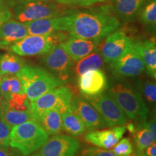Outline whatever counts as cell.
Here are the masks:
<instances>
[{"instance_id":"obj_1","label":"cell","mask_w":156,"mask_h":156,"mask_svg":"<svg viewBox=\"0 0 156 156\" xmlns=\"http://www.w3.org/2000/svg\"><path fill=\"white\" fill-rule=\"evenodd\" d=\"M69 36L88 40L102 41L121 26L109 5L69 13Z\"/></svg>"},{"instance_id":"obj_2","label":"cell","mask_w":156,"mask_h":156,"mask_svg":"<svg viewBox=\"0 0 156 156\" xmlns=\"http://www.w3.org/2000/svg\"><path fill=\"white\" fill-rule=\"evenodd\" d=\"M108 93L128 119L136 123L147 121L149 112L147 104L137 90L129 83L118 82L111 87Z\"/></svg>"},{"instance_id":"obj_3","label":"cell","mask_w":156,"mask_h":156,"mask_svg":"<svg viewBox=\"0 0 156 156\" xmlns=\"http://www.w3.org/2000/svg\"><path fill=\"white\" fill-rule=\"evenodd\" d=\"M16 75L20 79L24 93L29 101L64 85L57 77L44 68L25 65Z\"/></svg>"},{"instance_id":"obj_4","label":"cell","mask_w":156,"mask_h":156,"mask_svg":"<svg viewBox=\"0 0 156 156\" xmlns=\"http://www.w3.org/2000/svg\"><path fill=\"white\" fill-rule=\"evenodd\" d=\"M48 135L38 122L28 121L12 128L9 145L24 156L30 155L48 140Z\"/></svg>"},{"instance_id":"obj_5","label":"cell","mask_w":156,"mask_h":156,"mask_svg":"<svg viewBox=\"0 0 156 156\" xmlns=\"http://www.w3.org/2000/svg\"><path fill=\"white\" fill-rule=\"evenodd\" d=\"M68 36L69 35L64 31L46 35H28L12 45L9 49L12 53L20 56H42L67 40Z\"/></svg>"},{"instance_id":"obj_6","label":"cell","mask_w":156,"mask_h":156,"mask_svg":"<svg viewBox=\"0 0 156 156\" xmlns=\"http://www.w3.org/2000/svg\"><path fill=\"white\" fill-rule=\"evenodd\" d=\"M63 14L56 4L48 0H25L19 2L14 7L15 19L23 23Z\"/></svg>"},{"instance_id":"obj_7","label":"cell","mask_w":156,"mask_h":156,"mask_svg":"<svg viewBox=\"0 0 156 156\" xmlns=\"http://www.w3.org/2000/svg\"><path fill=\"white\" fill-rule=\"evenodd\" d=\"M73 95L71 88L61 85L36 100L29 101V108L34 119L44 112L53 109L58 111L62 114L70 106Z\"/></svg>"},{"instance_id":"obj_8","label":"cell","mask_w":156,"mask_h":156,"mask_svg":"<svg viewBox=\"0 0 156 156\" xmlns=\"http://www.w3.org/2000/svg\"><path fill=\"white\" fill-rule=\"evenodd\" d=\"M98 111L108 127L125 125L128 118L112 96L103 92L93 96H83Z\"/></svg>"},{"instance_id":"obj_9","label":"cell","mask_w":156,"mask_h":156,"mask_svg":"<svg viewBox=\"0 0 156 156\" xmlns=\"http://www.w3.org/2000/svg\"><path fill=\"white\" fill-rule=\"evenodd\" d=\"M43 65L64 83L69 81L74 73L75 62L66 53L61 45H57L42 55Z\"/></svg>"},{"instance_id":"obj_10","label":"cell","mask_w":156,"mask_h":156,"mask_svg":"<svg viewBox=\"0 0 156 156\" xmlns=\"http://www.w3.org/2000/svg\"><path fill=\"white\" fill-rule=\"evenodd\" d=\"M110 64L112 73L118 78L134 77L139 76L145 70L134 41L133 44L116 61Z\"/></svg>"},{"instance_id":"obj_11","label":"cell","mask_w":156,"mask_h":156,"mask_svg":"<svg viewBox=\"0 0 156 156\" xmlns=\"http://www.w3.org/2000/svg\"><path fill=\"white\" fill-rule=\"evenodd\" d=\"M80 144L69 135L55 134L30 156H75Z\"/></svg>"},{"instance_id":"obj_12","label":"cell","mask_w":156,"mask_h":156,"mask_svg":"<svg viewBox=\"0 0 156 156\" xmlns=\"http://www.w3.org/2000/svg\"><path fill=\"white\" fill-rule=\"evenodd\" d=\"M133 41L124 31L115 30L101 43L99 48L104 63L116 61L133 44Z\"/></svg>"},{"instance_id":"obj_13","label":"cell","mask_w":156,"mask_h":156,"mask_svg":"<svg viewBox=\"0 0 156 156\" xmlns=\"http://www.w3.org/2000/svg\"><path fill=\"white\" fill-rule=\"evenodd\" d=\"M70 106L89 131L108 127L98 111L83 96L73 94Z\"/></svg>"},{"instance_id":"obj_14","label":"cell","mask_w":156,"mask_h":156,"mask_svg":"<svg viewBox=\"0 0 156 156\" xmlns=\"http://www.w3.org/2000/svg\"><path fill=\"white\" fill-rule=\"evenodd\" d=\"M29 35H46L64 31L69 32L71 25L70 15L48 17L25 23Z\"/></svg>"},{"instance_id":"obj_15","label":"cell","mask_w":156,"mask_h":156,"mask_svg":"<svg viewBox=\"0 0 156 156\" xmlns=\"http://www.w3.org/2000/svg\"><path fill=\"white\" fill-rule=\"evenodd\" d=\"M77 86L83 96H93L105 92L108 80L101 69H91L77 77Z\"/></svg>"},{"instance_id":"obj_16","label":"cell","mask_w":156,"mask_h":156,"mask_svg":"<svg viewBox=\"0 0 156 156\" xmlns=\"http://www.w3.org/2000/svg\"><path fill=\"white\" fill-rule=\"evenodd\" d=\"M126 126L119 125L112 129L101 130H92L85 135V141L87 143L103 149H111L119 140L126 132Z\"/></svg>"},{"instance_id":"obj_17","label":"cell","mask_w":156,"mask_h":156,"mask_svg":"<svg viewBox=\"0 0 156 156\" xmlns=\"http://www.w3.org/2000/svg\"><path fill=\"white\" fill-rule=\"evenodd\" d=\"M101 41L88 40L72 36L62 43L61 46L75 62H77L99 48Z\"/></svg>"},{"instance_id":"obj_18","label":"cell","mask_w":156,"mask_h":156,"mask_svg":"<svg viewBox=\"0 0 156 156\" xmlns=\"http://www.w3.org/2000/svg\"><path fill=\"white\" fill-rule=\"evenodd\" d=\"M110 8L119 20L132 22L139 14L147 0H110Z\"/></svg>"},{"instance_id":"obj_19","label":"cell","mask_w":156,"mask_h":156,"mask_svg":"<svg viewBox=\"0 0 156 156\" xmlns=\"http://www.w3.org/2000/svg\"><path fill=\"white\" fill-rule=\"evenodd\" d=\"M28 35L25 23L9 19L0 26V48H9Z\"/></svg>"},{"instance_id":"obj_20","label":"cell","mask_w":156,"mask_h":156,"mask_svg":"<svg viewBox=\"0 0 156 156\" xmlns=\"http://www.w3.org/2000/svg\"><path fill=\"white\" fill-rule=\"evenodd\" d=\"M134 44L143 63L146 73L152 80L156 79V44L155 39L144 41H134Z\"/></svg>"},{"instance_id":"obj_21","label":"cell","mask_w":156,"mask_h":156,"mask_svg":"<svg viewBox=\"0 0 156 156\" xmlns=\"http://www.w3.org/2000/svg\"><path fill=\"white\" fill-rule=\"evenodd\" d=\"M48 135L59 134L62 130V114L56 109L45 112L35 119Z\"/></svg>"},{"instance_id":"obj_22","label":"cell","mask_w":156,"mask_h":156,"mask_svg":"<svg viewBox=\"0 0 156 156\" xmlns=\"http://www.w3.org/2000/svg\"><path fill=\"white\" fill-rule=\"evenodd\" d=\"M62 129L73 136H78L86 132V127L80 117L72 110L71 106L62 114Z\"/></svg>"},{"instance_id":"obj_23","label":"cell","mask_w":156,"mask_h":156,"mask_svg":"<svg viewBox=\"0 0 156 156\" xmlns=\"http://www.w3.org/2000/svg\"><path fill=\"white\" fill-rule=\"evenodd\" d=\"M0 119L11 128L28 121H35L30 110H15L5 106L2 102L0 106Z\"/></svg>"},{"instance_id":"obj_24","label":"cell","mask_w":156,"mask_h":156,"mask_svg":"<svg viewBox=\"0 0 156 156\" xmlns=\"http://www.w3.org/2000/svg\"><path fill=\"white\" fill-rule=\"evenodd\" d=\"M104 62L100 53L99 48L85 57L77 62L74 67V73L77 77L91 69H101Z\"/></svg>"},{"instance_id":"obj_25","label":"cell","mask_w":156,"mask_h":156,"mask_svg":"<svg viewBox=\"0 0 156 156\" xmlns=\"http://www.w3.org/2000/svg\"><path fill=\"white\" fill-rule=\"evenodd\" d=\"M136 130L133 135L135 151L134 154H141L147 147L155 142L147 126V121L136 123Z\"/></svg>"},{"instance_id":"obj_26","label":"cell","mask_w":156,"mask_h":156,"mask_svg":"<svg viewBox=\"0 0 156 156\" xmlns=\"http://www.w3.org/2000/svg\"><path fill=\"white\" fill-rule=\"evenodd\" d=\"M25 65L24 60L17 54H5L0 58V73L2 77L16 75Z\"/></svg>"},{"instance_id":"obj_27","label":"cell","mask_w":156,"mask_h":156,"mask_svg":"<svg viewBox=\"0 0 156 156\" xmlns=\"http://www.w3.org/2000/svg\"><path fill=\"white\" fill-rule=\"evenodd\" d=\"M0 92L4 98L15 93H24L20 79L16 75L3 76L0 83Z\"/></svg>"},{"instance_id":"obj_28","label":"cell","mask_w":156,"mask_h":156,"mask_svg":"<svg viewBox=\"0 0 156 156\" xmlns=\"http://www.w3.org/2000/svg\"><path fill=\"white\" fill-rule=\"evenodd\" d=\"M135 88L147 102L150 104L155 105L156 102V85L153 80L140 79L136 81Z\"/></svg>"},{"instance_id":"obj_29","label":"cell","mask_w":156,"mask_h":156,"mask_svg":"<svg viewBox=\"0 0 156 156\" xmlns=\"http://www.w3.org/2000/svg\"><path fill=\"white\" fill-rule=\"evenodd\" d=\"M140 20L147 28L155 30L156 25V1L151 2L143 6L140 14Z\"/></svg>"},{"instance_id":"obj_30","label":"cell","mask_w":156,"mask_h":156,"mask_svg":"<svg viewBox=\"0 0 156 156\" xmlns=\"http://www.w3.org/2000/svg\"><path fill=\"white\" fill-rule=\"evenodd\" d=\"M2 103L8 108L15 109V110H30L29 101L25 93H15L7 98H4Z\"/></svg>"},{"instance_id":"obj_31","label":"cell","mask_w":156,"mask_h":156,"mask_svg":"<svg viewBox=\"0 0 156 156\" xmlns=\"http://www.w3.org/2000/svg\"><path fill=\"white\" fill-rule=\"evenodd\" d=\"M112 151L116 156H130L134 153L133 145L129 138H122L113 147Z\"/></svg>"},{"instance_id":"obj_32","label":"cell","mask_w":156,"mask_h":156,"mask_svg":"<svg viewBox=\"0 0 156 156\" xmlns=\"http://www.w3.org/2000/svg\"><path fill=\"white\" fill-rule=\"evenodd\" d=\"M79 156H116L112 151L98 147H87L82 150Z\"/></svg>"},{"instance_id":"obj_33","label":"cell","mask_w":156,"mask_h":156,"mask_svg":"<svg viewBox=\"0 0 156 156\" xmlns=\"http://www.w3.org/2000/svg\"><path fill=\"white\" fill-rule=\"evenodd\" d=\"M56 2L62 5L89 7L98 3H101L106 0H55Z\"/></svg>"},{"instance_id":"obj_34","label":"cell","mask_w":156,"mask_h":156,"mask_svg":"<svg viewBox=\"0 0 156 156\" xmlns=\"http://www.w3.org/2000/svg\"><path fill=\"white\" fill-rule=\"evenodd\" d=\"M12 128L0 119V145H9V134Z\"/></svg>"},{"instance_id":"obj_35","label":"cell","mask_w":156,"mask_h":156,"mask_svg":"<svg viewBox=\"0 0 156 156\" xmlns=\"http://www.w3.org/2000/svg\"><path fill=\"white\" fill-rule=\"evenodd\" d=\"M0 156H24L18 150L9 145H0Z\"/></svg>"},{"instance_id":"obj_36","label":"cell","mask_w":156,"mask_h":156,"mask_svg":"<svg viewBox=\"0 0 156 156\" xmlns=\"http://www.w3.org/2000/svg\"><path fill=\"white\" fill-rule=\"evenodd\" d=\"M12 16V14L8 9H2L0 10V26L4 23L9 20Z\"/></svg>"},{"instance_id":"obj_37","label":"cell","mask_w":156,"mask_h":156,"mask_svg":"<svg viewBox=\"0 0 156 156\" xmlns=\"http://www.w3.org/2000/svg\"><path fill=\"white\" fill-rule=\"evenodd\" d=\"M147 126L150 131L151 132L152 136L153 139L156 140V123H155V118H152L149 122H147Z\"/></svg>"},{"instance_id":"obj_38","label":"cell","mask_w":156,"mask_h":156,"mask_svg":"<svg viewBox=\"0 0 156 156\" xmlns=\"http://www.w3.org/2000/svg\"><path fill=\"white\" fill-rule=\"evenodd\" d=\"M141 154H143L146 156H156V145L155 142L152 144L147 147ZM138 155V154H137Z\"/></svg>"},{"instance_id":"obj_39","label":"cell","mask_w":156,"mask_h":156,"mask_svg":"<svg viewBox=\"0 0 156 156\" xmlns=\"http://www.w3.org/2000/svg\"><path fill=\"white\" fill-rule=\"evenodd\" d=\"M126 129L128 130L130 134H133L136 130V125L135 124L132 122H127L126 124Z\"/></svg>"},{"instance_id":"obj_40","label":"cell","mask_w":156,"mask_h":156,"mask_svg":"<svg viewBox=\"0 0 156 156\" xmlns=\"http://www.w3.org/2000/svg\"><path fill=\"white\" fill-rule=\"evenodd\" d=\"M4 2H5V0H0V10H1V9H4V8H3Z\"/></svg>"},{"instance_id":"obj_41","label":"cell","mask_w":156,"mask_h":156,"mask_svg":"<svg viewBox=\"0 0 156 156\" xmlns=\"http://www.w3.org/2000/svg\"><path fill=\"white\" fill-rule=\"evenodd\" d=\"M3 98H4L3 95H2V93H1V92H0V106H1L2 102V101H3Z\"/></svg>"},{"instance_id":"obj_42","label":"cell","mask_w":156,"mask_h":156,"mask_svg":"<svg viewBox=\"0 0 156 156\" xmlns=\"http://www.w3.org/2000/svg\"><path fill=\"white\" fill-rule=\"evenodd\" d=\"M2 57V55H0V58ZM2 76L1 75V73H0V83H1V80H2Z\"/></svg>"},{"instance_id":"obj_43","label":"cell","mask_w":156,"mask_h":156,"mask_svg":"<svg viewBox=\"0 0 156 156\" xmlns=\"http://www.w3.org/2000/svg\"><path fill=\"white\" fill-rule=\"evenodd\" d=\"M28 1H31V0H28Z\"/></svg>"}]
</instances>
